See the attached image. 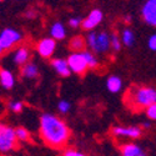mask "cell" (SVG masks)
Instances as JSON below:
<instances>
[{"mask_svg": "<svg viewBox=\"0 0 156 156\" xmlns=\"http://www.w3.org/2000/svg\"><path fill=\"white\" fill-rule=\"evenodd\" d=\"M40 136L48 146L60 149L69 141L70 130L58 116L53 114H43L40 116Z\"/></svg>", "mask_w": 156, "mask_h": 156, "instance_id": "cell-1", "label": "cell"}, {"mask_svg": "<svg viewBox=\"0 0 156 156\" xmlns=\"http://www.w3.org/2000/svg\"><path fill=\"white\" fill-rule=\"evenodd\" d=\"M125 99L135 109H146L156 102V90L152 87H133L125 95Z\"/></svg>", "mask_w": 156, "mask_h": 156, "instance_id": "cell-2", "label": "cell"}, {"mask_svg": "<svg viewBox=\"0 0 156 156\" xmlns=\"http://www.w3.org/2000/svg\"><path fill=\"white\" fill-rule=\"evenodd\" d=\"M18 145L15 130L9 125L0 124V152L6 154L12 151Z\"/></svg>", "mask_w": 156, "mask_h": 156, "instance_id": "cell-3", "label": "cell"}, {"mask_svg": "<svg viewBox=\"0 0 156 156\" xmlns=\"http://www.w3.org/2000/svg\"><path fill=\"white\" fill-rule=\"evenodd\" d=\"M86 40L87 45L96 53H105L110 48V36L106 33H90Z\"/></svg>", "mask_w": 156, "mask_h": 156, "instance_id": "cell-4", "label": "cell"}, {"mask_svg": "<svg viewBox=\"0 0 156 156\" xmlns=\"http://www.w3.org/2000/svg\"><path fill=\"white\" fill-rule=\"evenodd\" d=\"M23 39V35L19 30L12 29V28H6L0 33V46L2 49L5 50H10L14 45L19 44Z\"/></svg>", "mask_w": 156, "mask_h": 156, "instance_id": "cell-5", "label": "cell"}, {"mask_svg": "<svg viewBox=\"0 0 156 156\" xmlns=\"http://www.w3.org/2000/svg\"><path fill=\"white\" fill-rule=\"evenodd\" d=\"M68 65L70 68V71L79 74V75L84 74L87 69V65H86L83 51H80V53H73L68 58Z\"/></svg>", "mask_w": 156, "mask_h": 156, "instance_id": "cell-6", "label": "cell"}, {"mask_svg": "<svg viewBox=\"0 0 156 156\" xmlns=\"http://www.w3.org/2000/svg\"><path fill=\"white\" fill-rule=\"evenodd\" d=\"M111 133L114 136L118 137L137 139L141 136V129L139 126H115L112 127Z\"/></svg>", "mask_w": 156, "mask_h": 156, "instance_id": "cell-7", "label": "cell"}, {"mask_svg": "<svg viewBox=\"0 0 156 156\" xmlns=\"http://www.w3.org/2000/svg\"><path fill=\"white\" fill-rule=\"evenodd\" d=\"M55 48H56V41L54 40L53 37H45V39H41L40 41L37 43L36 45V50L40 56L48 59L50 58L51 55L54 54L55 51Z\"/></svg>", "mask_w": 156, "mask_h": 156, "instance_id": "cell-8", "label": "cell"}, {"mask_svg": "<svg viewBox=\"0 0 156 156\" xmlns=\"http://www.w3.org/2000/svg\"><path fill=\"white\" fill-rule=\"evenodd\" d=\"M141 14L149 25L156 27V0H147L142 6Z\"/></svg>", "mask_w": 156, "mask_h": 156, "instance_id": "cell-9", "label": "cell"}, {"mask_svg": "<svg viewBox=\"0 0 156 156\" xmlns=\"http://www.w3.org/2000/svg\"><path fill=\"white\" fill-rule=\"evenodd\" d=\"M101 20H102V12L99 9H95L86 16V19L81 20V27L85 30H91L98 27L101 23Z\"/></svg>", "mask_w": 156, "mask_h": 156, "instance_id": "cell-10", "label": "cell"}, {"mask_svg": "<svg viewBox=\"0 0 156 156\" xmlns=\"http://www.w3.org/2000/svg\"><path fill=\"white\" fill-rule=\"evenodd\" d=\"M0 84L6 90H10L14 87L15 84V77L12 75V73L8 69H0Z\"/></svg>", "mask_w": 156, "mask_h": 156, "instance_id": "cell-11", "label": "cell"}, {"mask_svg": "<svg viewBox=\"0 0 156 156\" xmlns=\"http://www.w3.org/2000/svg\"><path fill=\"white\" fill-rule=\"evenodd\" d=\"M121 156H147V155L136 144H125L121 146Z\"/></svg>", "mask_w": 156, "mask_h": 156, "instance_id": "cell-12", "label": "cell"}, {"mask_svg": "<svg viewBox=\"0 0 156 156\" xmlns=\"http://www.w3.org/2000/svg\"><path fill=\"white\" fill-rule=\"evenodd\" d=\"M51 66L61 76H69L71 73L68 65V60H65V59H54L51 61Z\"/></svg>", "mask_w": 156, "mask_h": 156, "instance_id": "cell-13", "label": "cell"}, {"mask_svg": "<svg viewBox=\"0 0 156 156\" xmlns=\"http://www.w3.org/2000/svg\"><path fill=\"white\" fill-rule=\"evenodd\" d=\"M29 58H30L29 49L27 46H20L16 49L15 54H14V62L16 65H24L28 62Z\"/></svg>", "mask_w": 156, "mask_h": 156, "instance_id": "cell-14", "label": "cell"}, {"mask_svg": "<svg viewBox=\"0 0 156 156\" xmlns=\"http://www.w3.org/2000/svg\"><path fill=\"white\" fill-rule=\"evenodd\" d=\"M39 75V69L35 64L33 62H27L23 65L21 69V76L25 77V79H35Z\"/></svg>", "mask_w": 156, "mask_h": 156, "instance_id": "cell-15", "label": "cell"}, {"mask_svg": "<svg viewBox=\"0 0 156 156\" xmlns=\"http://www.w3.org/2000/svg\"><path fill=\"white\" fill-rule=\"evenodd\" d=\"M50 34L54 40H62L66 35V31H65V28L61 23H55L50 29Z\"/></svg>", "mask_w": 156, "mask_h": 156, "instance_id": "cell-16", "label": "cell"}, {"mask_svg": "<svg viewBox=\"0 0 156 156\" xmlns=\"http://www.w3.org/2000/svg\"><path fill=\"white\" fill-rule=\"evenodd\" d=\"M106 86L109 89L110 93H118L121 90V86H122V81L119 76H110L108 81H106Z\"/></svg>", "mask_w": 156, "mask_h": 156, "instance_id": "cell-17", "label": "cell"}, {"mask_svg": "<svg viewBox=\"0 0 156 156\" xmlns=\"http://www.w3.org/2000/svg\"><path fill=\"white\" fill-rule=\"evenodd\" d=\"M85 40L81 36H75L70 41V49L74 50V53H80L85 49Z\"/></svg>", "mask_w": 156, "mask_h": 156, "instance_id": "cell-18", "label": "cell"}, {"mask_svg": "<svg viewBox=\"0 0 156 156\" xmlns=\"http://www.w3.org/2000/svg\"><path fill=\"white\" fill-rule=\"evenodd\" d=\"M121 41L124 43V45L126 46H133L134 41H135V35L130 29H125L122 31V36H121Z\"/></svg>", "mask_w": 156, "mask_h": 156, "instance_id": "cell-19", "label": "cell"}, {"mask_svg": "<svg viewBox=\"0 0 156 156\" xmlns=\"http://www.w3.org/2000/svg\"><path fill=\"white\" fill-rule=\"evenodd\" d=\"M14 130H15V136H16L18 141L25 142V141L30 140V134H29V131L25 127H16Z\"/></svg>", "mask_w": 156, "mask_h": 156, "instance_id": "cell-20", "label": "cell"}, {"mask_svg": "<svg viewBox=\"0 0 156 156\" xmlns=\"http://www.w3.org/2000/svg\"><path fill=\"white\" fill-rule=\"evenodd\" d=\"M83 54H84L87 68H96L98 66V60L91 53H90V51H83Z\"/></svg>", "mask_w": 156, "mask_h": 156, "instance_id": "cell-21", "label": "cell"}, {"mask_svg": "<svg viewBox=\"0 0 156 156\" xmlns=\"http://www.w3.org/2000/svg\"><path fill=\"white\" fill-rule=\"evenodd\" d=\"M110 46L112 48L114 51H119L121 49V40L116 34H112L110 36Z\"/></svg>", "mask_w": 156, "mask_h": 156, "instance_id": "cell-22", "label": "cell"}, {"mask_svg": "<svg viewBox=\"0 0 156 156\" xmlns=\"http://www.w3.org/2000/svg\"><path fill=\"white\" fill-rule=\"evenodd\" d=\"M146 115H147L149 119L156 120V102L155 104H151L150 106L146 108Z\"/></svg>", "mask_w": 156, "mask_h": 156, "instance_id": "cell-23", "label": "cell"}, {"mask_svg": "<svg viewBox=\"0 0 156 156\" xmlns=\"http://www.w3.org/2000/svg\"><path fill=\"white\" fill-rule=\"evenodd\" d=\"M70 108H71V105H70V102L69 101H66V100H61L59 104H58V109H59V111L60 112H68L69 110H70Z\"/></svg>", "mask_w": 156, "mask_h": 156, "instance_id": "cell-24", "label": "cell"}, {"mask_svg": "<svg viewBox=\"0 0 156 156\" xmlns=\"http://www.w3.org/2000/svg\"><path fill=\"white\" fill-rule=\"evenodd\" d=\"M23 102L21 101H11L9 104V108L11 111H14V112H20L23 110Z\"/></svg>", "mask_w": 156, "mask_h": 156, "instance_id": "cell-25", "label": "cell"}, {"mask_svg": "<svg viewBox=\"0 0 156 156\" xmlns=\"http://www.w3.org/2000/svg\"><path fill=\"white\" fill-rule=\"evenodd\" d=\"M62 156H86L85 154H83L81 151L79 150H75V149H68V150H65Z\"/></svg>", "mask_w": 156, "mask_h": 156, "instance_id": "cell-26", "label": "cell"}, {"mask_svg": "<svg viewBox=\"0 0 156 156\" xmlns=\"http://www.w3.org/2000/svg\"><path fill=\"white\" fill-rule=\"evenodd\" d=\"M80 24H81V19L80 18H71L69 20V25L71 28H77Z\"/></svg>", "mask_w": 156, "mask_h": 156, "instance_id": "cell-27", "label": "cell"}, {"mask_svg": "<svg viewBox=\"0 0 156 156\" xmlns=\"http://www.w3.org/2000/svg\"><path fill=\"white\" fill-rule=\"evenodd\" d=\"M149 48L151 50L156 51V34L152 35V36H150V39H149Z\"/></svg>", "mask_w": 156, "mask_h": 156, "instance_id": "cell-28", "label": "cell"}, {"mask_svg": "<svg viewBox=\"0 0 156 156\" xmlns=\"http://www.w3.org/2000/svg\"><path fill=\"white\" fill-rule=\"evenodd\" d=\"M27 18H29V19H34L35 16H36V12H34V11H27Z\"/></svg>", "mask_w": 156, "mask_h": 156, "instance_id": "cell-29", "label": "cell"}, {"mask_svg": "<svg viewBox=\"0 0 156 156\" xmlns=\"http://www.w3.org/2000/svg\"><path fill=\"white\" fill-rule=\"evenodd\" d=\"M142 126H144V127H150V122H144V124H142Z\"/></svg>", "mask_w": 156, "mask_h": 156, "instance_id": "cell-30", "label": "cell"}, {"mask_svg": "<svg viewBox=\"0 0 156 156\" xmlns=\"http://www.w3.org/2000/svg\"><path fill=\"white\" fill-rule=\"evenodd\" d=\"M125 21L130 23V21H131V16H127V18H125Z\"/></svg>", "mask_w": 156, "mask_h": 156, "instance_id": "cell-31", "label": "cell"}, {"mask_svg": "<svg viewBox=\"0 0 156 156\" xmlns=\"http://www.w3.org/2000/svg\"><path fill=\"white\" fill-rule=\"evenodd\" d=\"M3 51H4V50L2 49V46H0V55H2V53H3Z\"/></svg>", "mask_w": 156, "mask_h": 156, "instance_id": "cell-32", "label": "cell"}, {"mask_svg": "<svg viewBox=\"0 0 156 156\" xmlns=\"http://www.w3.org/2000/svg\"><path fill=\"white\" fill-rule=\"evenodd\" d=\"M0 2H4V0H0Z\"/></svg>", "mask_w": 156, "mask_h": 156, "instance_id": "cell-33", "label": "cell"}]
</instances>
